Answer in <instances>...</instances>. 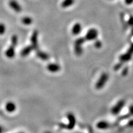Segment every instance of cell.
Returning <instances> with one entry per match:
<instances>
[{
	"instance_id": "6da1fadb",
	"label": "cell",
	"mask_w": 133,
	"mask_h": 133,
	"mask_svg": "<svg viewBox=\"0 0 133 133\" xmlns=\"http://www.w3.org/2000/svg\"><path fill=\"white\" fill-rule=\"evenodd\" d=\"M109 75L107 73H103L100 76L99 79H98L96 84V88L97 89H101L105 85L106 83L107 82L108 79H109Z\"/></svg>"
},
{
	"instance_id": "7a4b0ae2",
	"label": "cell",
	"mask_w": 133,
	"mask_h": 133,
	"mask_svg": "<svg viewBox=\"0 0 133 133\" xmlns=\"http://www.w3.org/2000/svg\"><path fill=\"white\" fill-rule=\"evenodd\" d=\"M84 42H85V39L83 38H78L75 42V52L77 56H81L82 54V44Z\"/></svg>"
},
{
	"instance_id": "3957f363",
	"label": "cell",
	"mask_w": 133,
	"mask_h": 133,
	"mask_svg": "<svg viewBox=\"0 0 133 133\" xmlns=\"http://www.w3.org/2000/svg\"><path fill=\"white\" fill-rule=\"evenodd\" d=\"M126 102L123 99L120 100V101H118V102L116 104L114 107H113L112 109V114L114 115H118L119 112H121V110H122L123 108L124 107V106L125 105Z\"/></svg>"
},
{
	"instance_id": "277c9868",
	"label": "cell",
	"mask_w": 133,
	"mask_h": 133,
	"mask_svg": "<svg viewBox=\"0 0 133 133\" xmlns=\"http://www.w3.org/2000/svg\"><path fill=\"white\" fill-rule=\"evenodd\" d=\"M98 36V31L96 29H91L88 31L85 36V40L93 41L97 38Z\"/></svg>"
},
{
	"instance_id": "5b68a950",
	"label": "cell",
	"mask_w": 133,
	"mask_h": 133,
	"mask_svg": "<svg viewBox=\"0 0 133 133\" xmlns=\"http://www.w3.org/2000/svg\"><path fill=\"white\" fill-rule=\"evenodd\" d=\"M67 118L68 119H69V124L66 126V129H69V130H71V129L74 128L76 124L75 116L71 113H69L67 115Z\"/></svg>"
},
{
	"instance_id": "8992f818",
	"label": "cell",
	"mask_w": 133,
	"mask_h": 133,
	"mask_svg": "<svg viewBox=\"0 0 133 133\" xmlns=\"http://www.w3.org/2000/svg\"><path fill=\"white\" fill-rule=\"evenodd\" d=\"M9 5L12 9L14 10L15 12H20L22 11V8L19 3L16 0H11L9 2Z\"/></svg>"
},
{
	"instance_id": "52a82bcc",
	"label": "cell",
	"mask_w": 133,
	"mask_h": 133,
	"mask_svg": "<svg viewBox=\"0 0 133 133\" xmlns=\"http://www.w3.org/2000/svg\"><path fill=\"white\" fill-rule=\"evenodd\" d=\"M38 31H35L31 37V43L32 44L31 46H32L33 49L38 50Z\"/></svg>"
},
{
	"instance_id": "ba28073f",
	"label": "cell",
	"mask_w": 133,
	"mask_h": 133,
	"mask_svg": "<svg viewBox=\"0 0 133 133\" xmlns=\"http://www.w3.org/2000/svg\"><path fill=\"white\" fill-rule=\"evenodd\" d=\"M48 70L51 73H56L61 70V66L57 64H49L47 66Z\"/></svg>"
},
{
	"instance_id": "9c48e42d",
	"label": "cell",
	"mask_w": 133,
	"mask_h": 133,
	"mask_svg": "<svg viewBox=\"0 0 133 133\" xmlns=\"http://www.w3.org/2000/svg\"><path fill=\"white\" fill-rule=\"evenodd\" d=\"M109 123L105 121H99L96 124V126L98 129H101V130H105V129H107L110 127Z\"/></svg>"
},
{
	"instance_id": "30bf717a",
	"label": "cell",
	"mask_w": 133,
	"mask_h": 133,
	"mask_svg": "<svg viewBox=\"0 0 133 133\" xmlns=\"http://www.w3.org/2000/svg\"><path fill=\"white\" fill-rule=\"evenodd\" d=\"M82 30V27H81V24L79 23H76L73 26L72 29H71V32L72 34L74 35H78L79 34Z\"/></svg>"
},
{
	"instance_id": "8fae6325",
	"label": "cell",
	"mask_w": 133,
	"mask_h": 133,
	"mask_svg": "<svg viewBox=\"0 0 133 133\" xmlns=\"http://www.w3.org/2000/svg\"><path fill=\"white\" fill-rule=\"evenodd\" d=\"M33 49V48L32 47V46H28L24 48L21 51V56L22 57H26V56H29L32 50Z\"/></svg>"
},
{
	"instance_id": "7c38bea8",
	"label": "cell",
	"mask_w": 133,
	"mask_h": 133,
	"mask_svg": "<svg viewBox=\"0 0 133 133\" xmlns=\"http://www.w3.org/2000/svg\"><path fill=\"white\" fill-rule=\"evenodd\" d=\"M13 46H10L8 49L6 50L5 54H6V57L8 58H13L15 56V49Z\"/></svg>"
},
{
	"instance_id": "4fadbf2b",
	"label": "cell",
	"mask_w": 133,
	"mask_h": 133,
	"mask_svg": "<svg viewBox=\"0 0 133 133\" xmlns=\"http://www.w3.org/2000/svg\"><path fill=\"white\" fill-rule=\"evenodd\" d=\"M16 105L14 102H8L6 105V110L8 112H13L16 110Z\"/></svg>"
},
{
	"instance_id": "5bb4252c",
	"label": "cell",
	"mask_w": 133,
	"mask_h": 133,
	"mask_svg": "<svg viewBox=\"0 0 133 133\" xmlns=\"http://www.w3.org/2000/svg\"><path fill=\"white\" fill-rule=\"evenodd\" d=\"M131 57H132V55L129 54V53L128 52H126L125 54L121 55V56H119V60H120L121 62L124 63L130 61Z\"/></svg>"
},
{
	"instance_id": "9a60e30c",
	"label": "cell",
	"mask_w": 133,
	"mask_h": 133,
	"mask_svg": "<svg viewBox=\"0 0 133 133\" xmlns=\"http://www.w3.org/2000/svg\"><path fill=\"white\" fill-rule=\"evenodd\" d=\"M36 55H37L38 57H39V59L43 60V61H47L49 57V56H48V54H46V52H44L41 51H37V52H36Z\"/></svg>"
},
{
	"instance_id": "2e32d148",
	"label": "cell",
	"mask_w": 133,
	"mask_h": 133,
	"mask_svg": "<svg viewBox=\"0 0 133 133\" xmlns=\"http://www.w3.org/2000/svg\"><path fill=\"white\" fill-rule=\"evenodd\" d=\"M22 22L26 25H29L32 24L33 19L30 17H24L22 19Z\"/></svg>"
},
{
	"instance_id": "e0dca14e",
	"label": "cell",
	"mask_w": 133,
	"mask_h": 133,
	"mask_svg": "<svg viewBox=\"0 0 133 133\" xmlns=\"http://www.w3.org/2000/svg\"><path fill=\"white\" fill-rule=\"evenodd\" d=\"M74 3V0H64L62 3V8H68L70 6Z\"/></svg>"
},
{
	"instance_id": "ac0fdd59",
	"label": "cell",
	"mask_w": 133,
	"mask_h": 133,
	"mask_svg": "<svg viewBox=\"0 0 133 133\" xmlns=\"http://www.w3.org/2000/svg\"><path fill=\"white\" fill-rule=\"evenodd\" d=\"M17 42H18L17 36L16 35L12 36V38H11V43H12V46H14V47H16L17 46Z\"/></svg>"
},
{
	"instance_id": "d6986e66",
	"label": "cell",
	"mask_w": 133,
	"mask_h": 133,
	"mask_svg": "<svg viewBox=\"0 0 133 133\" xmlns=\"http://www.w3.org/2000/svg\"><path fill=\"white\" fill-rule=\"evenodd\" d=\"M6 31V26L3 24H0V35H2Z\"/></svg>"
},
{
	"instance_id": "ffe728a7",
	"label": "cell",
	"mask_w": 133,
	"mask_h": 133,
	"mask_svg": "<svg viewBox=\"0 0 133 133\" xmlns=\"http://www.w3.org/2000/svg\"><path fill=\"white\" fill-rule=\"evenodd\" d=\"M102 43H101V41L97 40V41H96L95 43H94V46H95L96 48H97V49L101 48V47H102Z\"/></svg>"
},
{
	"instance_id": "44dd1931",
	"label": "cell",
	"mask_w": 133,
	"mask_h": 133,
	"mask_svg": "<svg viewBox=\"0 0 133 133\" xmlns=\"http://www.w3.org/2000/svg\"><path fill=\"white\" fill-rule=\"evenodd\" d=\"M122 65H123L122 62H120V63H119V64H117L116 65H115L114 66L115 70L116 71V70H118L119 69H120L121 68V66H122Z\"/></svg>"
},
{
	"instance_id": "7402d4cb",
	"label": "cell",
	"mask_w": 133,
	"mask_h": 133,
	"mask_svg": "<svg viewBox=\"0 0 133 133\" xmlns=\"http://www.w3.org/2000/svg\"><path fill=\"white\" fill-rule=\"evenodd\" d=\"M128 74V68L125 67L124 69H123V70L122 75L123 76H126Z\"/></svg>"
},
{
	"instance_id": "603a6c76",
	"label": "cell",
	"mask_w": 133,
	"mask_h": 133,
	"mask_svg": "<svg viewBox=\"0 0 133 133\" xmlns=\"http://www.w3.org/2000/svg\"><path fill=\"white\" fill-rule=\"evenodd\" d=\"M127 52L129 53V54L132 55V54H133V43L131 44V45L130 46V47H129L128 51H127Z\"/></svg>"
},
{
	"instance_id": "cb8c5ba5",
	"label": "cell",
	"mask_w": 133,
	"mask_h": 133,
	"mask_svg": "<svg viewBox=\"0 0 133 133\" xmlns=\"http://www.w3.org/2000/svg\"><path fill=\"white\" fill-rule=\"evenodd\" d=\"M128 24L130 26H133V16H130L128 20Z\"/></svg>"
},
{
	"instance_id": "d4e9b609",
	"label": "cell",
	"mask_w": 133,
	"mask_h": 133,
	"mask_svg": "<svg viewBox=\"0 0 133 133\" xmlns=\"http://www.w3.org/2000/svg\"><path fill=\"white\" fill-rule=\"evenodd\" d=\"M125 3L126 4H131L133 3V0H125Z\"/></svg>"
},
{
	"instance_id": "484cf974",
	"label": "cell",
	"mask_w": 133,
	"mask_h": 133,
	"mask_svg": "<svg viewBox=\"0 0 133 133\" xmlns=\"http://www.w3.org/2000/svg\"><path fill=\"white\" fill-rule=\"evenodd\" d=\"M128 126H129V127H132V126H133V119H132V120H130L129 121Z\"/></svg>"
},
{
	"instance_id": "4316f807",
	"label": "cell",
	"mask_w": 133,
	"mask_h": 133,
	"mask_svg": "<svg viewBox=\"0 0 133 133\" xmlns=\"http://www.w3.org/2000/svg\"><path fill=\"white\" fill-rule=\"evenodd\" d=\"M129 112H130V114L131 115H133V105H131L130 106V107H129Z\"/></svg>"
},
{
	"instance_id": "83f0119b",
	"label": "cell",
	"mask_w": 133,
	"mask_h": 133,
	"mask_svg": "<svg viewBox=\"0 0 133 133\" xmlns=\"http://www.w3.org/2000/svg\"><path fill=\"white\" fill-rule=\"evenodd\" d=\"M3 132V128H1V126H0V133H2Z\"/></svg>"
},
{
	"instance_id": "f1b7e54d",
	"label": "cell",
	"mask_w": 133,
	"mask_h": 133,
	"mask_svg": "<svg viewBox=\"0 0 133 133\" xmlns=\"http://www.w3.org/2000/svg\"><path fill=\"white\" fill-rule=\"evenodd\" d=\"M44 133H51V132H44Z\"/></svg>"
},
{
	"instance_id": "f546056e",
	"label": "cell",
	"mask_w": 133,
	"mask_h": 133,
	"mask_svg": "<svg viewBox=\"0 0 133 133\" xmlns=\"http://www.w3.org/2000/svg\"><path fill=\"white\" fill-rule=\"evenodd\" d=\"M132 34H133V29H132Z\"/></svg>"
},
{
	"instance_id": "4dcf8cb0",
	"label": "cell",
	"mask_w": 133,
	"mask_h": 133,
	"mask_svg": "<svg viewBox=\"0 0 133 133\" xmlns=\"http://www.w3.org/2000/svg\"><path fill=\"white\" fill-rule=\"evenodd\" d=\"M1 113H2L1 112H0V114H1Z\"/></svg>"
},
{
	"instance_id": "1f68e13d",
	"label": "cell",
	"mask_w": 133,
	"mask_h": 133,
	"mask_svg": "<svg viewBox=\"0 0 133 133\" xmlns=\"http://www.w3.org/2000/svg\"><path fill=\"white\" fill-rule=\"evenodd\" d=\"M20 133H24V132H20Z\"/></svg>"
}]
</instances>
